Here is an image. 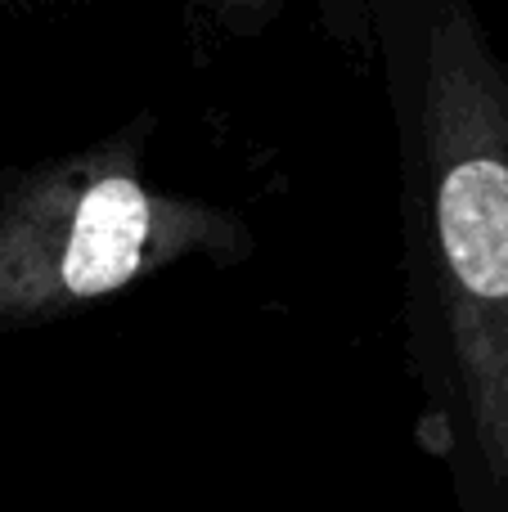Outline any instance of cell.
I'll use <instances>...</instances> for the list:
<instances>
[{
    "label": "cell",
    "instance_id": "7a4b0ae2",
    "mask_svg": "<svg viewBox=\"0 0 508 512\" xmlns=\"http://www.w3.org/2000/svg\"><path fill=\"white\" fill-rule=\"evenodd\" d=\"M140 126L36 171L0 212V319H45L113 297L194 256L248 252L230 212L158 189Z\"/></svg>",
    "mask_w": 508,
    "mask_h": 512
},
{
    "label": "cell",
    "instance_id": "3957f363",
    "mask_svg": "<svg viewBox=\"0 0 508 512\" xmlns=\"http://www.w3.org/2000/svg\"><path fill=\"white\" fill-rule=\"evenodd\" d=\"M212 9L234 32H261L284 9V0H212ZM333 14L347 18L351 32H360V41L369 45V0H333Z\"/></svg>",
    "mask_w": 508,
    "mask_h": 512
},
{
    "label": "cell",
    "instance_id": "6da1fadb",
    "mask_svg": "<svg viewBox=\"0 0 508 512\" xmlns=\"http://www.w3.org/2000/svg\"><path fill=\"white\" fill-rule=\"evenodd\" d=\"M387 72L405 328L455 512H508V63L473 0H369Z\"/></svg>",
    "mask_w": 508,
    "mask_h": 512
}]
</instances>
